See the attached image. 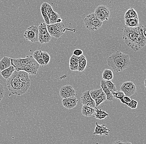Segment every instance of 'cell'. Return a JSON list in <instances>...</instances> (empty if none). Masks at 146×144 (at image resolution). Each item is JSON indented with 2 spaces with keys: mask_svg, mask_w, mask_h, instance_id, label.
I'll list each match as a JSON object with an SVG mask.
<instances>
[{
  "mask_svg": "<svg viewBox=\"0 0 146 144\" xmlns=\"http://www.w3.org/2000/svg\"><path fill=\"white\" fill-rule=\"evenodd\" d=\"M112 94L113 98H115V99H120L125 96L124 93L122 91H119V90L112 92Z\"/></svg>",
  "mask_w": 146,
  "mask_h": 144,
  "instance_id": "33",
  "label": "cell"
},
{
  "mask_svg": "<svg viewBox=\"0 0 146 144\" xmlns=\"http://www.w3.org/2000/svg\"><path fill=\"white\" fill-rule=\"evenodd\" d=\"M33 56L39 65L42 66L45 65V64L42 57V51L40 50H36L34 52Z\"/></svg>",
  "mask_w": 146,
  "mask_h": 144,
  "instance_id": "22",
  "label": "cell"
},
{
  "mask_svg": "<svg viewBox=\"0 0 146 144\" xmlns=\"http://www.w3.org/2000/svg\"><path fill=\"white\" fill-rule=\"evenodd\" d=\"M114 143L116 144H124V143L122 142L121 141H120V140H118V141H117V142H115Z\"/></svg>",
  "mask_w": 146,
  "mask_h": 144,
  "instance_id": "39",
  "label": "cell"
},
{
  "mask_svg": "<svg viewBox=\"0 0 146 144\" xmlns=\"http://www.w3.org/2000/svg\"><path fill=\"white\" fill-rule=\"evenodd\" d=\"M100 86H101V88L103 90V92L106 94L107 100L108 102H110L113 100V97L112 92L108 88L106 85L105 80L104 79L101 80L100 82Z\"/></svg>",
  "mask_w": 146,
  "mask_h": 144,
  "instance_id": "15",
  "label": "cell"
},
{
  "mask_svg": "<svg viewBox=\"0 0 146 144\" xmlns=\"http://www.w3.org/2000/svg\"><path fill=\"white\" fill-rule=\"evenodd\" d=\"M108 64L116 72H120L127 69L131 63L129 55L117 51L109 56Z\"/></svg>",
  "mask_w": 146,
  "mask_h": 144,
  "instance_id": "2",
  "label": "cell"
},
{
  "mask_svg": "<svg viewBox=\"0 0 146 144\" xmlns=\"http://www.w3.org/2000/svg\"><path fill=\"white\" fill-rule=\"evenodd\" d=\"M102 78L105 80H111L113 78V74L112 70L106 69L102 73Z\"/></svg>",
  "mask_w": 146,
  "mask_h": 144,
  "instance_id": "29",
  "label": "cell"
},
{
  "mask_svg": "<svg viewBox=\"0 0 146 144\" xmlns=\"http://www.w3.org/2000/svg\"><path fill=\"white\" fill-rule=\"evenodd\" d=\"M123 38L127 46L131 43L139 35L143 33L146 35L145 28L141 24L136 27H128L124 26Z\"/></svg>",
  "mask_w": 146,
  "mask_h": 144,
  "instance_id": "3",
  "label": "cell"
},
{
  "mask_svg": "<svg viewBox=\"0 0 146 144\" xmlns=\"http://www.w3.org/2000/svg\"><path fill=\"white\" fill-rule=\"evenodd\" d=\"M138 102L136 100L131 99V101L128 104V107L130 108L131 109H136L137 107Z\"/></svg>",
  "mask_w": 146,
  "mask_h": 144,
  "instance_id": "34",
  "label": "cell"
},
{
  "mask_svg": "<svg viewBox=\"0 0 146 144\" xmlns=\"http://www.w3.org/2000/svg\"><path fill=\"white\" fill-rule=\"evenodd\" d=\"M96 126L94 132L93 133V134L94 135H99L102 136L104 135H108L110 132V130L107 127V126L104 124L100 125L98 124L97 122L96 123Z\"/></svg>",
  "mask_w": 146,
  "mask_h": 144,
  "instance_id": "14",
  "label": "cell"
},
{
  "mask_svg": "<svg viewBox=\"0 0 146 144\" xmlns=\"http://www.w3.org/2000/svg\"><path fill=\"white\" fill-rule=\"evenodd\" d=\"M49 19L50 24L61 23L63 21L61 19V17L59 16V14L54 12V11L50 15Z\"/></svg>",
  "mask_w": 146,
  "mask_h": 144,
  "instance_id": "26",
  "label": "cell"
},
{
  "mask_svg": "<svg viewBox=\"0 0 146 144\" xmlns=\"http://www.w3.org/2000/svg\"><path fill=\"white\" fill-rule=\"evenodd\" d=\"M125 19H139L136 11L131 7L126 12L124 15Z\"/></svg>",
  "mask_w": 146,
  "mask_h": 144,
  "instance_id": "24",
  "label": "cell"
},
{
  "mask_svg": "<svg viewBox=\"0 0 146 144\" xmlns=\"http://www.w3.org/2000/svg\"><path fill=\"white\" fill-rule=\"evenodd\" d=\"M31 84L29 74L22 70H15L6 81L9 92L13 94L19 96L27 92Z\"/></svg>",
  "mask_w": 146,
  "mask_h": 144,
  "instance_id": "1",
  "label": "cell"
},
{
  "mask_svg": "<svg viewBox=\"0 0 146 144\" xmlns=\"http://www.w3.org/2000/svg\"><path fill=\"white\" fill-rule=\"evenodd\" d=\"M4 94V90L3 86L1 84H0V102L3 98Z\"/></svg>",
  "mask_w": 146,
  "mask_h": 144,
  "instance_id": "38",
  "label": "cell"
},
{
  "mask_svg": "<svg viewBox=\"0 0 146 144\" xmlns=\"http://www.w3.org/2000/svg\"><path fill=\"white\" fill-rule=\"evenodd\" d=\"M103 92L102 88H98L97 89H93L89 92L90 96L92 99L94 100L96 97H97L99 95Z\"/></svg>",
  "mask_w": 146,
  "mask_h": 144,
  "instance_id": "30",
  "label": "cell"
},
{
  "mask_svg": "<svg viewBox=\"0 0 146 144\" xmlns=\"http://www.w3.org/2000/svg\"><path fill=\"white\" fill-rule=\"evenodd\" d=\"M46 13H47V15H48V18L49 19L50 15L54 11L52 9V6L46 3Z\"/></svg>",
  "mask_w": 146,
  "mask_h": 144,
  "instance_id": "35",
  "label": "cell"
},
{
  "mask_svg": "<svg viewBox=\"0 0 146 144\" xmlns=\"http://www.w3.org/2000/svg\"><path fill=\"white\" fill-rule=\"evenodd\" d=\"M25 40L32 42L38 41L39 31L38 27L36 25H32L27 28L23 34Z\"/></svg>",
  "mask_w": 146,
  "mask_h": 144,
  "instance_id": "6",
  "label": "cell"
},
{
  "mask_svg": "<svg viewBox=\"0 0 146 144\" xmlns=\"http://www.w3.org/2000/svg\"><path fill=\"white\" fill-rule=\"evenodd\" d=\"M46 3H44L41 5V14H42V16L44 20L45 21V23L46 25H50V21H49V19L48 18L47 13H46Z\"/></svg>",
  "mask_w": 146,
  "mask_h": 144,
  "instance_id": "27",
  "label": "cell"
},
{
  "mask_svg": "<svg viewBox=\"0 0 146 144\" xmlns=\"http://www.w3.org/2000/svg\"><path fill=\"white\" fill-rule=\"evenodd\" d=\"M42 55L45 65H47L50 62V54L46 52L42 51Z\"/></svg>",
  "mask_w": 146,
  "mask_h": 144,
  "instance_id": "32",
  "label": "cell"
},
{
  "mask_svg": "<svg viewBox=\"0 0 146 144\" xmlns=\"http://www.w3.org/2000/svg\"><path fill=\"white\" fill-rule=\"evenodd\" d=\"M39 31L38 41L41 44L47 43L51 40V36L48 32L45 23H41L38 27Z\"/></svg>",
  "mask_w": 146,
  "mask_h": 144,
  "instance_id": "7",
  "label": "cell"
},
{
  "mask_svg": "<svg viewBox=\"0 0 146 144\" xmlns=\"http://www.w3.org/2000/svg\"><path fill=\"white\" fill-rule=\"evenodd\" d=\"M39 65L34 59L27 64L26 65L22 66L19 71L22 70L26 72L29 75H36L39 70Z\"/></svg>",
  "mask_w": 146,
  "mask_h": 144,
  "instance_id": "10",
  "label": "cell"
},
{
  "mask_svg": "<svg viewBox=\"0 0 146 144\" xmlns=\"http://www.w3.org/2000/svg\"><path fill=\"white\" fill-rule=\"evenodd\" d=\"M84 23L87 29L91 31H97L103 25L101 21L94 13H90L84 19Z\"/></svg>",
  "mask_w": 146,
  "mask_h": 144,
  "instance_id": "4",
  "label": "cell"
},
{
  "mask_svg": "<svg viewBox=\"0 0 146 144\" xmlns=\"http://www.w3.org/2000/svg\"><path fill=\"white\" fill-rule=\"evenodd\" d=\"M77 57L78 59V71L80 72H83L86 69L87 66V62L86 57L83 54Z\"/></svg>",
  "mask_w": 146,
  "mask_h": 144,
  "instance_id": "16",
  "label": "cell"
},
{
  "mask_svg": "<svg viewBox=\"0 0 146 144\" xmlns=\"http://www.w3.org/2000/svg\"><path fill=\"white\" fill-rule=\"evenodd\" d=\"M106 100V94L103 91L101 94L94 100L95 102L96 107L99 106L101 103L104 102Z\"/></svg>",
  "mask_w": 146,
  "mask_h": 144,
  "instance_id": "28",
  "label": "cell"
},
{
  "mask_svg": "<svg viewBox=\"0 0 146 144\" xmlns=\"http://www.w3.org/2000/svg\"><path fill=\"white\" fill-rule=\"evenodd\" d=\"M11 65V58L7 56H4L0 60V71H2L5 69L9 68Z\"/></svg>",
  "mask_w": 146,
  "mask_h": 144,
  "instance_id": "20",
  "label": "cell"
},
{
  "mask_svg": "<svg viewBox=\"0 0 146 144\" xmlns=\"http://www.w3.org/2000/svg\"><path fill=\"white\" fill-rule=\"evenodd\" d=\"M105 82L107 86L111 92L116 91L115 84L112 82L111 80H105Z\"/></svg>",
  "mask_w": 146,
  "mask_h": 144,
  "instance_id": "31",
  "label": "cell"
},
{
  "mask_svg": "<svg viewBox=\"0 0 146 144\" xmlns=\"http://www.w3.org/2000/svg\"><path fill=\"white\" fill-rule=\"evenodd\" d=\"M83 54V51H82V50H80V49H76V50L74 51L73 53V54L77 56H80Z\"/></svg>",
  "mask_w": 146,
  "mask_h": 144,
  "instance_id": "37",
  "label": "cell"
},
{
  "mask_svg": "<svg viewBox=\"0 0 146 144\" xmlns=\"http://www.w3.org/2000/svg\"><path fill=\"white\" fill-rule=\"evenodd\" d=\"M95 113L93 115V117L98 120H103L106 118L109 115L108 114L104 111L101 109L98 110L96 107L95 108Z\"/></svg>",
  "mask_w": 146,
  "mask_h": 144,
  "instance_id": "18",
  "label": "cell"
},
{
  "mask_svg": "<svg viewBox=\"0 0 146 144\" xmlns=\"http://www.w3.org/2000/svg\"><path fill=\"white\" fill-rule=\"evenodd\" d=\"M125 26L128 27H137L139 25V19H125Z\"/></svg>",
  "mask_w": 146,
  "mask_h": 144,
  "instance_id": "25",
  "label": "cell"
},
{
  "mask_svg": "<svg viewBox=\"0 0 146 144\" xmlns=\"http://www.w3.org/2000/svg\"><path fill=\"white\" fill-rule=\"evenodd\" d=\"M69 68L71 71H78V57L72 54L69 60Z\"/></svg>",
  "mask_w": 146,
  "mask_h": 144,
  "instance_id": "19",
  "label": "cell"
},
{
  "mask_svg": "<svg viewBox=\"0 0 146 144\" xmlns=\"http://www.w3.org/2000/svg\"><path fill=\"white\" fill-rule=\"evenodd\" d=\"M89 92L90 90H88L82 93L80 101L83 105H87L88 103L94 100L91 98Z\"/></svg>",
  "mask_w": 146,
  "mask_h": 144,
  "instance_id": "17",
  "label": "cell"
},
{
  "mask_svg": "<svg viewBox=\"0 0 146 144\" xmlns=\"http://www.w3.org/2000/svg\"><path fill=\"white\" fill-rule=\"evenodd\" d=\"M78 100L75 96L63 98L62 100L63 106L68 109H72L77 106Z\"/></svg>",
  "mask_w": 146,
  "mask_h": 144,
  "instance_id": "13",
  "label": "cell"
},
{
  "mask_svg": "<svg viewBox=\"0 0 146 144\" xmlns=\"http://www.w3.org/2000/svg\"><path fill=\"white\" fill-rule=\"evenodd\" d=\"M95 113V108L86 105H83L82 109V115L85 117L92 116Z\"/></svg>",
  "mask_w": 146,
  "mask_h": 144,
  "instance_id": "21",
  "label": "cell"
},
{
  "mask_svg": "<svg viewBox=\"0 0 146 144\" xmlns=\"http://www.w3.org/2000/svg\"><path fill=\"white\" fill-rule=\"evenodd\" d=\"M146 41V35L141 33L128 46L132 49L134 51L137 52L145 45Z\"/></svg>",
  "mask_w": 146,
  "mask_h": 144,
  "instance_id": "9",
  "label": "cell"
},
{
  "mask_svg": "<svg viewBox=\"0 0 146 144\" xmlns=\"http://www.w3.org/2000/svg\"><path fill=\"white\" fill-rule=\"evenodd\" d=\"M46 27L50 36L56 38L61 37L66 30L64 25L62 22L46 25Z\"/></svg>",
  "mask_w": 146,
  "mask_h": 144,
  "instance_id": "5",
  "label": "cell"
},
{
  "mask_svg": "<svg viewBox=\"0 0 146 144\" xmlns=\"http://www.w3.org/2000/svg\"><path fill=\"white\" fill-rule=\"evenodd\" d=\"M95 15L101 21H108L110 16V11L109 8L106 5H99L96 7L94 13Z\"/></svg>",
  "mask_w": 146,
  "mask_h": 144,
  "instance_id": "8",
  "label": "cell"
},
{
  "mask_svg": "<svg viewBox=\"0 0 146 144\" xmlns=\"http://www.w3.org/2000/svg\"><path fill=\"white\" fill-rule=\"evenodd\" d=\"M145 82H146V79H145V81H144V83H145V87H146V83H145Z\"/></svg>",
  "mask_w": 146,
  "mask_h": 144,
  "instance_id": "40",
  "label": "cell"
},
{
  "mask_svg": "<svg viewBox=\"0 0 146 144\" xmlns=\"http://www.w3.org/2000/svg\"><path fill=\"white\" fill-rule=\"evenodd\" d=\"M120 102L121 103H123V104L127 105L129 103V102L131 101V99L129 96H123V98H120Z\"/></svg>",
  "mask_w": 146,
  "mask_h": 144,
  "instance_id": "36",
  "label": "cell"
},
{
  "mask_svg": "<svg viewBox=\"0 0 146 144\" xmlns=\"http://www.w3.org/2000/svg\"><path fill=\"white\" fill-rule=\"evenodd\" d=\"M59 94L63 99L74 96L76 95L75 90L72 86L69 85L62 86L60 88Z\"/></svg>",
  "mask_w": 146,
  "mask_h": 144,
  "instance_id": "12",
  "label": "cell"
},
{
  "mask_svg": "<svg viewBox=\"0 0 146 144\" xmlns=\"http://www.w3.org/2000/svg\"><path fill=\"white\" fill-rule=\"evenodd\" d=\"M15 71V69L13 65H11L9 68L1 71V74L4 79H7L11 76Z\"/></svg>",
  "mask_w": 146,
  "mask_h": 144,
  "instance_id": "23",
  "label": "cell"
},
{
  "mask_svg": "<svg viewBox=\"0 0 146 144\" xmlns=\"http://www.w3.org/2000/svg\"><path fill=\"white\" fill-rule=\"evenodd\" d=\"M120 89L124 93L125 96L130 97L136 92L137 88L132 82H126L122 84Z\"/></svg>",
  "mask_w": 146,
  "mask_h": 144,
  "instance_id": "11",
  "label": "cell"
}]
</instances>
